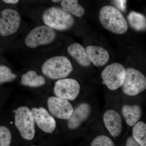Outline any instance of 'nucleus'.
I'll list each match as a JSON object with an SVG mask.
<instances>
[{
    "mask_svg": "<svg viewBox=\"0 0 146 146\" xmlns=\"http://www.w3.org/2000/svg\"><path fill=\"white\" fill-rule=\"evenodd\" d=\"M125 75L126 69L122 64L112 63L107 66L102 72V83L110 90L115 91L122 86Z\"/></svg>",
    "mask_w": 146,
    "mask_h": 146,
    "instance_id": "nucleus-10",
    "label": "nucleus"
},
{
    "mask_svg": "<svg viewBox=\"0 0 146 146\" xmlns=\"http://www.w3.org/2000/svg\"><path fill=\"white\" fill-rule=\"evenodd\" d=\"M80 89L78 82L74 79L66 78L56 80L53 87V92L56 96L70 101L77 98Z\"/></svg>",
    "mask_w": 146,
    "mask_h": 146,
    "instance_id": "nucleus-11",
    "label": "nucleus"
},
{
    "mask_svg": "<svg viewBox=\"0 0 146 146\" xmlns=\"http://www.w3.org/2000/svg\"><path fill=\"white\" fill-rule=\"evenodd\" d=\"M91 146H114L115 144L112 140L107 136L100 135L92 141Z\"/></svg>",
    "mask_w": 146,
    "mask_h": 146,
    "instance_id": "nucleus-23",
    "label": "nucleus"
},
{
    "mask_svg": "<svg viewBox=\"0 0 146 146\" xmlns=\"http://www.w3.org/2000/svg\"><path fill=\"white\" fill-rule=\"evenodd\" d=\"M122 111L126 123L129 126L135 125L142 116V109L138 105H125L123 106Z\"/></svg>",
    "mask_w": 146,
    "mask_h": 146,
    "instance_id": "nucleus-18",
    "label": "nucleus"
},
{
    "mask_svg": "<svg viewBox=\"0 0 146 146\" xmlns=\"http://www.w3.org/2000/svg\"><path fill=\"white\" fill-rule=\"evenodd\" d=\"M90 105L83 103L74 109L72 113L68 120L67 127L71 130H76L85 121L91 114Z\"/></svg>",
    "mask_w": 146,
    "mask_h": 146,
    "instance_id": "nucleus-13",
    "label": "nucleus"
},
{
    "mask_svg": "<svg viewBox=\"0 0 146 146\" xmlns=\"http://www.w3.org/2000/svg\"><path fill=\"white\" fill-rule=\"evenodd\" d=\"M132 136L140 146H146V124L140 121L133 126Z\"/></svg>",
    "mask_w": 146,
    "mask_h": 146,
    "instance_id": "nucleus-22",
    "label": "nucleus"
},
{
    "mask_svg": "<svg viewBox=\"0 0 146 146\" xmlns=\"http://www.w3.org/2000/svg\"><path fill=\"white\" fill-rule=\"evenodd\" d=\"M8 96V91L5 87L0 86V114L2 112Z\"/></svg>",
    "mask_w": 146,
    "mask_h": 146,
    "instance_id": "nucleus-24",
    "label": "nucleus"
},
{
    "mask_svg": "<svg viewBox=\"0 0 146 146\" xmlns=\"http://www.w3.org/2000/svg\"><path fill=\"white\" fill-rule=\"evenodd\" d=\"M122 87L123 92L126 95L136 96L145 90V76L135 68H127L126 70L125 78Z\"/></svg>",
    "mask_w": 146,
    "mask_h": 146,
    "instance_id": "nucleus-9",
    "label": "nucleus"
},
{
    "mask_svg": "<svg viewBox=\"0 0 146 146\" xmlns=\"http://www.w3.org/2000/svg\"><path fill=\"white\" fill-rule=\"evenodd\" d=\"M91 63L97 67L105 65L110 59V54L104 48L98 46H89L86 48Z\"/></svg>",
    "mask_w": 146,
    "mask_h": 146,
    "instance_id": "nucleus-16",
    "label": "nucleus"
},
{
    "mask_svg": "<svg viewBox=\"0 0 146 146\" xmlns=\"http://www.w3.org/2000/svg\"><path fill=\"white\" fill-rule=\"evenodd\" d=\"M44 96L42 103L55 119L67 120L70 118L74 109L70 101L55 96Z\"/></svg>",
    "mask_w": 146,
    "mask_h": 146,
    "instance_id": "nucleus-7",
    "label": "nucleus"
},
{
    "mask_svg": "<svg viewBox=\"0 0 146 146\" xmlns=\"http://www.w3.org/2000/svg\"><path fill=\"white\" fill-rule=\"evenodd\" d=\"M17 135L10 119L0 114V146H10L16 144Z\"/></svg>",
    "mask_w": 146,
    "mask_h": 146,
    "instance_id": "nucleus-14",
    "label": "nucleus"
},
{
    "mask_svg": "<svg viewBox=\"0 0 146 146\" xmlns=\"http://www.w3.org/2000/svg\"><path fill=\"white\" fill-rule=\"evenodd\" d=\"M99 19L105 29L115 34H123L127 31V23L124 17L119 9L111 6L102 7Z\"/></svg>",
    "mask_w": 146,
    "mask_h": 146,
    "instance_id": "nucleus-6",
    "label": "nucleus"
},
{
    "mask_svg": "<svg viewBox=\"0 0 146 146\" xmlns=\"http://www.w3.org/2000/svg\"><path fill=\"white\" fill-rule=\"evenodd\" d=\"M20 85L28 89L39 90L47 86L48 80L39 71L33 69L27 70L19 76Z\"/></svg>",
    "mask_w": 146,
    "mask_h": 146,
    "instance_id": "nucleus-12",
    "label": "nucleus"
},
{
    "mask_svg": "<svg viewBox=\"0 0 146 146\" xmlns=\"http://www.w3.org/2000/svg\"><path fill=\"white\" fill-rule=\"evenodd\" d=\"M4 2L9 4H16L19 1V0H2Z\"/></svg>",
    "mask_w": 146,
    "mask_h": 146,
    "instance_id": "nucleus-27",
    "label": "nucleus"
},
{
    "mask_svg": "<svg viewBox=\"0 0 146 146\" xmlns=\"http://www.w3.org/2000/svg\"><path fill=\"white\" fill-rule=\"evenodd\" d=\"M69 55L80 65L84 67H89L91 64L86 49L80 44L74 43L69 46L67 49Z\"/></svg>",
    "mask_w": 146,
    "mask_h": 146,
    "instance_id": "nucleus-17",
    "label": "nucleus"
},
{
    "mask_svg": "<svg viewBox=\"0 0 146 146\" xmlns=\"http://www.w3.org/2000/svg\"><path fill=\"white\" fill-rule=\"evenodd\" d=\"M43 25L58 31H66L72 28L75 23L73 15L62 8L52 7L41 15Z\"/></svg>",
    "mask_w": 146,
    "mask_h": 146,
    "instance_id": "nucleus-4",
    "label": "nucleus"
},
{
    "mask_svg": "<svg viewBox=\"0 0 146 146\" xmlns=\"http://www.w3.org/2000/svg\"><path fill=\"white\" fill-rule=\"evenodd\" d=\"M19 76L10 66L0 63V86L4 87L8 84L18 80Z\"/></svg>",
    "mask_w": 146,
    "mask_h": 146,
    "instance_id": "nucleus-19",
    "label": "nucleus"
},
{
    "mask_svg": "<svg viewBox=\"0 0 146 146\" xmlns=\"http://www.w3.org/2000/svg\"><path fill=\"white\" fill-rule=\"evenodd\" d=\"M51 1L53 2L58 3L61 1L62 0H51Z\"/></svg>",
    "mask_w": 146,
    "mask_h": 146,
    "instance_id": "nucleus-28",
    "label": "nucleus"
},
{
    "mask_svg": "<svg viewBox=\"0 0 146 146\" xmlns=\"http://www.w3.org/2000/svg\"><path fill=\"white\" fill-rule=\"evenodd\" d=\"M22 23L20 13L16 9L7 8L0 13V36H13L21 29Z\"/></svg>",
    "mask_w": 146,
    "mask_h": 146,
    "instance_id": "nucleus-8",
    "label": "nucleus"
},
{
    "mask_svg": "<svg viewBox=\"0 0 146 146\" xmlns=\"http://www.w3.org/2000/svg\"><path fill=\"white\" fill-rule=\"evenodd\" d=\"M129 23L135 30L144 31L146 30V18L143 14L132 11L127 17Z\"/></svg>",
    "mask_w": 146,
    "mask_h": 146,
    "instance_id": "nucleus-21",
    "label": "nucleus"
},
{
    "mask_svg": "<svg viewBox=\"0 0 146 146\" xmlns=\"http://www.w3.org/2000/svg\"><path fill=\"white\" fill-rule=\"evenodd\" d=\"M56 37L55 30L43 24L40 25L32 29L26 35L23 44L28 50H36L50 46Z\"/></svg>",
    "mask_w": 146,
    "mask_h": 146,
    "instance_id": "nucleus-3",
    "label": "nucleus"
},
{
    "mask_svg": "<svg viewBox=\"0 0 146 146\" xmlns=\"http://www.w3.org/2000/svg\"><path fill=\"white\" fill-rule=\"evenodd\" d=\"M73 71V65L68 58L55 56L42 62L39 72L49 80H56L68 77Z\"/></svg>",
    "mask_w": 146,
    "mask_h": 146,
    "instance_id": "nucleus-2",
    "label": "nucleus"
},
{
    "mask_svg": "<svg viewBox=\"0 0 146 146\" xmlns=\"http://www.w3.org/2000/svg\"><path fill=\"white\" fill-rule=\"evenodd\" d=\"M27 103L31 109L39 136L42 134L47 138V136L53 134L57 127L55 118L42 102Z\"/></svg>",
    "mask_w": 146,
    "mask_h": 146,
    "instance_id": "nucleus-5",
    "label": "nucleus"
},
{
    "mask_svg": "<svg viewBox=\"0 0 146 146\" xmlns=\"http://www.w3.org/2000/svg\"><path fill=\"white\" fill-rule=\"evenodd\" d=\"M125 145L127 146H140L138 142L133 138V136H131L128 138L126 142Z\"/></svg>",
    "mask_w": 146,
    "mask_h": 146,
    "instance_id": "nucleus-26",
    "label": "nucleus"
},
{
    "mask_svg": "<svg viewBox=\"0 0 146 146\" xmlns=\"http://www.w3.org/2000/svg\"><path fill=\"white\" fill-rule=\"evenodd\" d=\"M103 120L106 127L113 137L119 136L122 130L121 115L117 111L109 110L105 112Z\"/></svg>",
    "mask_w": 146,
    "mask_h": 146,
    "instance_id": "nucleus-15",
    "label": "nucleus"
},
{
    "mask_svg": "<svg viewBox=\"0 0 146 146\" xmlns=\"http://www.w3.org/2000/svg\"><path fill=\"white\" fill-rule=\"evenodd\" d=\"M118 7L120 10L123 11H125L126 8L127 0H114Z\"/></svg>",
    "mask_w": 146,
    "mask_h": 146,
    "instance_id": "nucleus-25",
    "label": "nucleus"
},
{
    "mask_svg": "<svg viewBox=\"0 0 146 146\" xmlns=\"http://www.w3.org/2000/svg\"><path fill=\"white\" fill-rule=\"evenodd\" d=\"M11 122L21 141L27 144H33L39 135L30 107L27 102L18 104L10 112Z\"/></svg>",
    "mask_w": 146,
    "mask_h": 146,
    "instance_id": "nucleus-1",
    "label": "nucleus"
},
{
    "mask_svg": "<svg viewBox=\"0 0 146 146\" xmlns=\"http://www.w3.org/2000/svg\"><path fill=\"white\" fill-rule=\"evenodd\" d=\"M61 8L77 17H81L85 13L84 9L78 3V0H62Z\"/></svg>",
    "mask_w": 146,
    "mask_h": 146,
    "instance_id": "nucleus-20",
    "label": "nucleus"
}]
</instances>
